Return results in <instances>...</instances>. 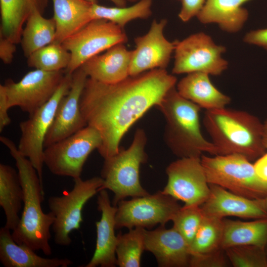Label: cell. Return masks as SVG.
I'll return each instance as SVG.
<instances>
[{
    "instance_id": "6da1fadb",
    "label": "cell",
    "mask_w": 267,
    "mask_h": 267,
    "mask_svg": "<svg viewBox=\"0 0 267 267\" xmlns=\"http://www.w3.org/2000/svg\"><path fill=\"white\" fill-rule=\"evenodd\" d=\"M176 77L155 69L129 76L113 84L88 78L80 101L87 125L96 129L102 143L97 149L104 159L117 154L122 137L150 108L157 106L176 87Z\"/></svg>"
},
{
    "instance_id": "7a4b0ae2",
    "label": "cell",
    "mask_w": 267,
    "mask_h": 267,
    "mask_svg": "<svg viewBox=\"0 0 267 267\" xmlns=\"http://www.w3.org/2000/svg\"><path fill=\"white\" fill-rule=\"evenodd\" d=\"M0 141L15 161L24 193L22 215L17 227L12 231V237L18 244L50 256L52 254L50 229L55 218L51 212L45 214L42 208L43 184L30 161L21 154L14 142L3 136L0 137Z\"/></svg>"
},
{
    "instance_id": "3957f363",
    "label": "cell",
    "mask_w": 267,
    "mask_h": 267,
    "mask_svg": "<svg viewBox=\"0 0 267 267\" xmlns=\"http://www.w3.org/2000/svg\"><path fill=\"white\" fill-rule=\"evenodd\" d=\"M203 123L217 155L239 154L252 161L267 151L263 122L248 112L226 107L206 110Z\"/></svg>"
},
{
    "instance_id": "277c9868",
    "label": "cell",
    "mask_w": 267,
    "mask_h": 267,
    "mask_svg": "<svg viewBox=\"0 0 267 267\" xmlns=\"http://www.w3.org/2000/svg\"><path fill=\"white\" fill-rule=\"evenodd\" d=\"M164 116V139L174 154L179 157H199L204 153L217 155L211 141L200 128L198 105L181 96L172 88L157 106Z\"/></svg>"
},
{
    "instance_id": "5b68a950",
    "label": "cell",
    "mask_w": 267,
    "mask_h": 267,
    "mask_svg": "<svg viewBox=\"0 0 267 267\" xmlns=\"http://www.w3.org/2000/svg\"><path fill=\"white\" fill-rule=\"evenodd\" d=\"M146 141L145 131L138 129L129 148L120 149L117 154L104 159L101 172L104 183L101 190L109 189L114 193V206L128 197L134 198L149 194L139 180L140 166L147 159L145 152Z\"/></svg>"
},
{
    "instance_id": "8992f818",
    "label": "cell",
    "mask_w": 267,
    "mask_h": 267,
    "mask_svg": "<svg viewBox=\"0 0 267 267\" xmlns=\"http://www.w3.org/2000/svg\"><path fill=\"white\" fill-rule=\"evenodd\" d=\"M64 70L45 71L35 69L26 74L18 82L6 80L0 85V122L5 124L11 119L9 108L18 106L32 114L52 96L62 80Z\"/></svg>"
},
{
    "instance_id": "52a82bcc",
    "label": "cell",
    "mask_w": 267,
    "mask_h": 267,
    "mask_svg": "<svg viewBox=\"0 0 267 267\" xmlns=\"http://www.w3.org/2000/svg\"><path fill=\"white\" fill-rule=\"evenodd\" d=\"M201 162L209 184L221 186L252 199H265L267 182L257 175L254 165L239 154L202 155Z\"/></svg>"
},
{
    "instance_id": "ba28073f",
    "label": "cell",
    "mask_w": 267,
    "mask_h": 267,
    "mask_svg": "<svg viewBox=\"0 0 267 267\" xmlns=\"http://www.w3.org/2000/svg\"><path fill=\"white\" fill-rule=\"evenodd\" d=\"M74 184L69 191L60 196H50L48 206L55 220L51 228L55 243L68 246L72 243L70 234L78 230L83 222L82 211L87 202L99 192L104 183L100 177L83 180L81 177L73 179Z\"/></svg>"
},
{
    "instance_id": "9c48e42d",
    "label": "cell",
    "mask_w": 267,
    "mask_h": 267,
    "mask_svg": "<svg viewBox=\"0 0 267 267\" xmlns=\"http://www.w3.org/2000/svg\"><path fill=\"white\" fill-rule=\"evenodd\" d=\"M72 74L65 73L51 98L29 115L27 120L19 124L21 136L18 149L21 154L30 161L42 183L44 139L52 124L60 100L70 89Z\"/></svg>"
},
{
    "instance_id": "30bf717a",
    "label": "cell",
    "mask_w": 267,
    "mask_h": 267,
    "mask_svg": "<svg viewBox=\"0 0 267 267\" xmlns=\"http://www.w3.org/2000/svg\"><path fill=\"white\" fill-rule=\"evenodd\" d=\"M101 143L99 132L87 126L44 148V164L54 175L73 179L80 178L88 157L92 151L98 149Z\"/></svg>"
},
{
    "instance_id": "8fae6325",
    "label": "cell",
    "mask_w": 267,
    "mask_h": 267,
    "mask_svg": "<svg viewBox=\"0 0 267 267\" xmlns=\"http://www.w3.org/2000/svg\"><path fill=\"white\" fill-rule=\"evenodd\" d=\"M127 41L126 34L119 26L106 19L92 20L61 44L71 53L65 72L73 74L89 59Z\"/></svg>"
},
{
    "instance_id": "7c38bea8",
    "label": "cell",
    "mask_w": 267,
    "mask_h": 267,
    "mask_svg": "<svg viewBox=\"0 0 267 267\" xmlns=\"http://www.w3.org/2000/svg\"><path fill=\"white\" fill-rule=\"evenodd\" d=\"M225 51V47L216 44L204 33L191 35L181 41H177L172 73L220 75L228 67L227 61L222 57Z\"/></svg>"
},
{
    "instance_id": "4fadbf2b",
    "label": "cell",
    "mask_w": 267,
    "mask_h": 267,
    "mask_svg": "<svg viewBox=\"0 0 267 267\" xmlns=\"http://www.w3.org/2000/svg\"><path fill=\"white\" fill-rule=\"evenodd\" d=\"M115 228H151L172 221L181 207L177 200L159 191L153 194L123 200L117 205Z\"/></svg>"
},
{
    "instance_id": "5bb4252c",
    "label": "cell",
    "mask_w": 267,
    "mask_h": 267,
    "mask_svg": "<svg viewBox=\"0 0 267 267\" xmlns=\"http://www.w3.org/2000/svg\"><path fill=\"white\" fill-rule=\"evenodd\" d=\"M168 181L162 192L184 205L201 206L210 194V186L201 157L179 158L166 169Z\"/></svg>"
},
{
    "instance_id": "9a60e30c",
    "label": "cell",
    "mask_w": 267,
    "mask_h": 267,
    "mask_svg": "<svg viewBox=\"0 0 267 267\" xmlns=\"http://www.w3.org/2000/svg\"><path fill=\"white\" fill-rule=\"evenodd\" d=\"M167 23L166 19L154 20L147 33L135 38V47L132 50L130 76L155 69H165L167 67L177 41L170 42L164 36Z\"/></svg>"
},
{
    "instance_id": "2e32d148",
    "label": "cell",
    "mask_w": 267,
    "mask_h": 267,
    "mask_svg": "<svg viewBox=\"0 0 267 267\" xmlns=\"http://www.w3.org/2000/svg\"><path fill=\"white\" fill-rule=\"evenodd\" d=\"M88 78L81 67L73 72L70 89L60 100L52 124L46 135L44 148L87 126L81 111L80 101Z\"/></svg>"
},
{
    "instance_id": "e0dca14e",
    "label": "cell",
    "mask_w": 267,
    "mask_h": 267,
    "mask_svg": "<svg viewBox=\"0 0 267 267\" xmlns=\"http://www.w3.org/2000/svg\"><path fill=\"white\" fill-rule=\"evenodd\" d=\"M209 195L201 206L204 215L221 219L227 216L267 218L265 199H249L215 184H209Z\"/></svg>"
},
{
    "instance_id": "ac0fdd59",
    "label": "cell",
    "mask_w": 267,
    "mask_h": 267,
    "mask_svg": "<svg viewBox=\"0 0 267 267\" xmlns=\"http://www.w3.org/2000/svg\"><path fill=\"white\" fill-rule=\"evenodd\" d=\"M144 249L154 255L159 267L189 266L190 246L173 227L167 229L161 225L153 230H145Z\"/></svg>"
},
{
    "instance_id": "d6986e66",
    "label": "cell",
    "mask_w": 267,
    "mask_h": 267,
    "mask_svg": "<svg viewBox=\"0 0 267 267\" xmlns=\"http://www.w3.org/2000/svg\"><path fill=\"white\" fill-rule=\"evenodd\" d=\"M97 210L101 213L100 220L95 222L96 240L95 251L85 267H113L117 265L115 235V216L117 206L112 205L106 189L99 191L97 199Z\"/></svg>"
},
{
    "instance_id": "ffe728a7",
    "label": "cell",
    "mask_w": 267,
    "mask_h": 267,
    "mask_svg": "<svg viewBox=\"0 0 267 267\" xmlns=\"http://www.w3.org/2000/svg\"><path fill=\"white\" fill-rule=\"evenodd\" d=\"M131 56L132 50L124 44H118L89 59L80 67L88 78L104 83H116L130 76Z\"/></svg>"
},
{
    "instance_id": "44dd1931",
    "label": "cell",
    "mask_w": 267,
    "mask_h": 267,
    "mask_svg": "<svg viewBox=\"0 0 267 267\" xmlns=\"http://www.w3.org/2000/svg\"><path fill=\"white\" fill-rule=\"evenodd\" d=\"M10 230L0 229V262L5 267H67L73 264L67 258H48L38 255L35 251L13 239Z\"/></svg>"
},
{
    "instance_id": "7402d4cb",
    "label": "cell",
    "mask_w": 267,
    "mask_h": 267,
    "mask_svg": "<svg viewBox=\"0 0 267 267\" xmlns=\"http://www.w3.org/2000/svg\"><path fill=\"white\" fill-rule=\"evenodd\" d=\"M176 85L181 96L206 110L225 108L231 102L230 97L217 89L205 73L187 74Z\"/></svg>"
},
{
    "instance_id": "603a6c76",
    "label": "cell",
    "mask_w": 267,
    "mask_h": 267,
    "mask_svg": "<svg viewBox=\"0 0 267 267\" xmlns=\"http://www.w3.org/2000/svg\"><path fill=\"white\" fill-rule=\"evenodd\" d=\"M56 35L53 43L61 44L92 20V3L86 0H52Z\"/></svg>"
},
{
    "instance_id": "cb8c5ba5",
    "label": "cell",
    "mask_w": 267,
    "mask_h": 267,
    "mask_svg": "<svg viewBox=\"0 0 267 267\" xmlns=\"http://www.w3.org/2000/svg\"><path fill=\"white\" fill-rule=\"evenodd\" d=\"M250 0H206L197 15L203 24L216 23L228 33L240 30L248 18V11L242 5Z\"/></svg>"
},
{
    "instance_id": "d4e9b609",
    "label": "cell",
    "mask_w": 267,
    "mask_h": 267,
    "mask_svg": "<svg viewBox=\"0 0 267 267\" xmlns=\"http://www.w3.org/2000/svg\"><path fill=\"white\" fill-rule=\"evenodd\" d=\"M48 0H0V34L17 44L20 43L23 26L32 13L43 14Z\"/></svg>"
},
{
    "instance_id": "484cf974",
    "label": "cell",
    "mask_w": 267,
    "mask_h": 267,
    "mask_svg": "<svg viewBox=\"0 0 267 267\" xmlns=\"http://www.w3.org/2000/svg\"><path fill=\"white\" fill-rule=\"evenodd\" d=\"M24 193L19 174L11 166L0 164V206L5 216L4 226L10 230L17 227Z\"/></svg>"
},
{
    "instance_id": "4316f807",
    "label": "cell",
    "mask_w": 267,
    "mask_h": 267,
    "mask_svg": "<svg viewBox=\"0 0 267 267\" xmlns=\"http://www.w3.org/2000/svg\"><path fill=\"white\" fill-rule=\"evenodd\" d=\"M223 233L221 248L241 245L267 246V218L251 222L223 219Z\"/></svg>"
},
{
    "instance_id": "83f0119b",
    "label": "cell",
    "mask_w": 267,
    "mask_h": 267,
    "mask_svg": "<svg viewBox=\"0 0 267 267\" xmlns=\"http://www.w3.org/2000/svg\"><path fill=\"white\" fill-rule=\"evenodd\" d=\"M25 24L20 43L24 54L28 58L35 51L54 42L56 23L53 17L46 18L40 12L35 11Z\"/></svg>"
},
{
    "instance_id": "f1b7e54d",
    "label": "cell",
    "mask_w": 267,
    "mask_h": 267,
    "mask_svg": "<svg viewBox=\"0 0 267 267\" xmlns=\"http://www.w3.org/2000/svg\"><path fill=\"white\" fill-rule=\"evenodd\" d=\"M152 0H140L129 7H107L92 3L91 16L92 20L103 19L124 29L125 25L136 19H146L152 14Z\"/></svg>"
},
{
    "instance_id": "f546056e",
    "label": "cell",
    "mask_w": 267,
    "mask_h": 267,
    "mask_svg": "<svg viewBox=\"0 0 267 267\" xmlns=\"http://www.w3.org/2000/svg\"><path fill=\"white\" fill-rule=\"evenodd\" d=\"M145 229L136 227L117 236L116 248L117 265L120 267H139L144 249Z\"/></svg>"
},
{
    "instance_id": "4dcf8cb0",
    "label": "cell",
    "mask_w": 267,
    "mask_h": 267,
    "mask_svg": "<svg viewBox=\"0 0 267 267\" xmlns=\"http://www.w3.org/2000/svg\"><path fill=\"white\" fill-rule=\"evenodd\" d=\"M71 60V53L62 44L52 43L35 51L27 58L29 67L45 71L65 70Z\"/></svg>"
},
{
    "instance_id": "1f68e13d",
    "label": "cell",
    "mask_w": 267,
    "mask_h": 267,
    "mask_svg": "<svg viewBox=\"0 0 267 267\" xmlns=\"http://www.w3.org/2000/svg\"><path fill=\"white\" fill-rule=\"evenodd\" d=\"M222 219L205 215L190 245L192 255L212 252L222 249Z\"/></svg>"
},
{
    "instance_id": "d6a6232c",
    "label": "cell",
    "mask_w": 267,
    "mask_h": 267,
    "mask_svg": "<svg viewBox=\"0 0 267 267\" xmlns=\"http://www.w3.org/2000/svg\"><path fill=\"white\" fill-rule=\"evenodd\" d=\"M204 216L201 206L184 205L172 220L173 227L183 236L190 247Z\"/></svg>"
},
{
    "instance_id": "836d02e7",
    "label": "cell",
    "mask_w": 267,
    "mask_h": 267,
    "mask_svg": "<svg viewBox=\"0 0 267 267\" xmlns=\"http://www.w3.org/2000/svg\"><path fill=\"white\" fill-rule=\"evenodd\" d=\"M224 252L234 267H267L266 248L241 245L228 248Z\"/></svg>"
},
{
    "instance_id": "e575fe53",
    "label": "cell",
    "mask_w": 267,
    "mask_h": 267,
    "mask_svg": "<svg viewBox=\"0 0 267 267\" xmlns=\"http://www.w3.org/2000/svg\"><path fill=\"white\" fill-rule=\"evenodd\" d=\"M222 249L203 254L191 255L189 267H224L227 266L226 256Z\"/></svg>"
},
{
    "instance_id": "d590c367",
    "label": "cell",
    "mask_w": 267,
    "mask_h": 267,
    "mask_svg": "<svg viewBox=\"0 0 267 267\" xmlns=\"http://www.w3.org/2000/svg\"><path fill=\"white\" fill-rule=\"evenodd\" d=\"M206 0H181V7L178 13L179 19L187 22L197 16L203 7Z\"/></svg>"
},
{
    "instance_id": "8d00e7d4",
    "label": "cell",
    "mask_w": 267,
    "mask_h": 267,
    "mask_svg": "<svg viewBox=\"0 0 267 267\" xmlns=\"http://www.w3.org/2000/svg\"><path fill=\"white\" fill-rule=\"evenodd\" d=\"M15 44L0 34V58L6 64L12 62L16 47Z\"/></svg>"
},
{
    "instance_id": "74e56055",
    "label": "cell",
    "mask_w": 267,
    "mask_h": 267,
    "mask_svg": "<svg viewBox=\"0 0 267 267\" xmlns=\"http://www.w3.org/2000/svg\"><path fill=\"white\" fill-rule=\"evenodd\" d=\"M244 42L263 47L267 50V28L252 30L244 37Z\"/></svg>"
},
{
    "instance_id": "f35d334b",
    "label": "cell",
    "mask_w": 267,
    "mask_h": 267,
    "mask_svg": "<svg viewBox=\"0 0 267 267\" xmlns=\"http://www.w3.org/2000/svg\"><path fill=\"white\" fill-rule=\"evenodd\" d=\"M253 165L258 176L267 182V151L258 158Z\"/></svg>"
},
{
    "instance_id": "ab89813d",
    "label": "cell",
    "mask_w": 267,
    "mask_h": 267,
    "mask_svg": "<svg viewBox=\"0 0 267 267\" xmlns=\"http://www.w3.org/2000/svg\"><path fill=\"white\" fill-rule=\"evenodd\" d=\"M92 3H97L96 0H86ZM114 3L117 6L124 7L126 5V1L125 0H109Z\"/></svg>"
},
{
    "instance_id": "60d3db41",
    "label": "cell",
    "mask_w": 267,
    "mask_h": 267,
    "mask_svg": "<svg viewBox=\"0 0 267 267\" xmlns=\"http://www.w3.org/2000/svg\"><path fill=\"white\" fill-rule=\"evenodd\" d=\"M264 132H263V140L264 144L267 150V119L263 122Z\"/></svg>"
},
{
    "instance_id": "b9f144b4",
    "label": "cell",
    "mask_w": 267,
    "mask_h": 267,
    "mask_svg": "<svg viewBox=\"0 0 267 267\" xmlns=\"http://www.w3.org/2000/svg\"><path fill=\"white\" fill-rule=\"evenodd\" d=\"M265 200L266 208V210H267V196H266V197L265 198Z\"/></svg>"
},
{
    "instance_id": "7bdbcfd3",
    "label": "cell",
    "mask_w": 267,
    "mask_h": 267,
    "mask_svg": "<svg viewBox=\"0 0 267 267\" xmlns=\"http://www.w3.org/2000/svg\"><path fill=\"white\" fill-rule=\"evenodd\" d=\"M126 1H130V2H136V1H138L140 0H125Z\"/></svg>"
},
{
    "instance_id": "ee69618b",
    "label": "cell",
    "mask_w": 267,
    "mask_h": 267,
    "mask_svg": "<svg viewBox=\"0 0 267 267\" xmlns=\"http://www.w3.org/2000/svg\"><path fill=\"white\" fill-rule=\"evenodd\" d=\"M266 252L267 259V246L266 247Z\"/></svg>"
}]
</instances>
